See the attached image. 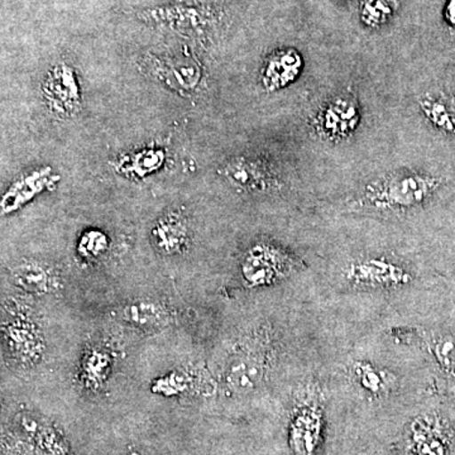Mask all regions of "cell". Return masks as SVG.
<instances>
[{
  "label": "cell",
  "mask_w": 455,
  "mask_h": 455,
  "mask_svg": "<svg viewBox=\"0 0 455 455\" xmlns=\"http://www.w3.org/2000/svg\"><path fill=\"white\" fill-rule=\"evenodd\" d=\"M110 367V358L108 353L94 350L90 353L84 364V373L88 374L90 381L101 382L106 379V373Z\"/></svg>",
  "instance_id": "cell-22"
},
{
  "label": "cell",
  "mask_w": 455,
  "mask_h": 455,
  "mask_svg": "<svg viewBox=\"0 0 455 455\" xmlns=\"http://www.w3.org/2000/svg\"><path fill=\"white\" fill-rule=\"evenodd\" d=\"M151 239L156 250L166 256L184 252L190 243L188 220L178 212L164 215L152 228Z\"/></svg>",
  "instance_id": "cell-8"
},
{
  "label": "cell",
  "mask_w": 455,
  "mask_h": 455,
  "mask_svg": "<svg viewBox=\"0 0 455 455\" xmlns=\"http://www.w3.org/2000/svg\"><path fill=\"white\" fill-rule=\"evenodd\" d=\"M166 151L158 147H146L139 151L122 156L116 163V170L128 178L143 179L164 166Z\"/></svg>",
  "instance_id": "cell-9"
},
{
  "label": "cell",
  "mask_w": 455,
  "mask_h": 455,
  "mask_svg": "<svg viewBox=\"0 0 455 455\" xmlns=\"http://www.w3.org/2000/svg\"><path fill=\"white\" fill-rule=\"evenodd\" d=\"M438 188V179L412 171H396L368 185L355 205L368 211L409 212L427 202Z\"/></svg>",
  "instance_id": "cell-1"
},
{
  "label": "cell",
  "mask_w": 455,
  "mask_h": 455,
  "mask_svg": "<svg viewBox=\"0 0 455 455\" xmlns=\"http://www.w3.org/2000/svg\"><path fill=\"white\" fill-rule=\"evenodd\" d=\"M296 68H298L296 56L290 51H283L269 57L263 68L260 79L267 90L283 88L293 79Z\"/></svg>",
  "instance_id": "cell-14"
},
{
  "label": "cell",
  "mask_w": 455,
  "mask_h": 455,
  "mask_svg": "<svg viewBox=\"0 0 455 455\" xmlns=\"http://www.w3.org/2000/svg\"><path fill=\"white\" fill-rule=\"evenodd\" d=\"M44 104L59 118H73L83 106L79 74L73 66L59 62L44 75L41 86Z\"/></svg>",
  "instance_id": "cell-2"
},
{
  "label": "cell",
  "mask_w": 455,
  "mask_h": 455,
  "mask_svg": "<svg viewBox=\"0 0 455 455\" xmlns=\"http://www.w3.org/2000/svg\"><path fill=\"white\" fill-rule=\"evenodd\" d=\"M131 455H140V453H136V451H133V453H131Z\"/></svg>",
  "instance_id": "cell-23"
},
{
  "label": "cell",
  "mask_w": 455,
  "mask_h": 455,
  "mask_svg": "<svg viewBox=\"0 0 455 455\" xmlns=\"http://www.w3.org/2000/svg\"><path fill=\"white\" fill-rule=\"evenodd\" d=\"M411 433L415 455H455V424L447 415L419 416Z\"/></svg>",
  "instance_id": "cell-4"
},
{
  "label": "cell",
  "mask_w": 455,
  "mask_h": 455,
  "mask_svg": "<svg viewBox=\"0 0 455 455\" xmlns=\"http://www.w3.org/2000/svg\"><path fill=\"white\" fill-rule=\"evenodd\" d=\"M158 76L172 88L196 92L202 83V68L196 65H164L158 68Z\"/></svg>",
  "instance_id": "cell-19"
},
{
  "label": "cell",
  "mask_w": 455,
  "mask_h": 455,
  "mask_svg": "<svg viewBox=\"0 0 455 455\" xmlns=\"http://www.w3.org/2000/svg\"><path fill=\"white\" fill-rule=\"evenodd\" d=\"M230 185L241 191H265L276 185V176L267 164L256 158L236 157L220 170Z\"/></svg>",
  "instance_id": "cell-6"
},
{
  "label": "cell",
  "mask_w": 455,
  "mask_h": 455,
  "mask_svg": "<svg viewBox=\"0 0 455 455\" xmlns=\"http://www.w3.org/2000/svg\"><path fill=\"white\" fill-rule=\"evenodd\" d=\"M122 315L136 325L156 326L166 320L167 313L157 302L140 301L125 307Z\"/></svg>",
  "instance_id": "cell-20"
},
{
  "label": "cell",
  "mask_w": 455,
  "mask_h": 455,
  "mask_svg": "<svg viewBox=\"0 0 455 455\" xmlns=\"http://www.w3.org/2000/svg\"><path fill=\"white\" fill-rule=\"evenodd\" d=\"M290 257L268 244L254 245L243 262V275L250 283H272L290 271Z\"/></svg>",
  "instance_id": "cell-7"
},
{
  "label": "cell",
  "mask_w": 455,
  "mask_h": 455,
  "mask_svg": "<svg viewBox=\"0 0 455 455\" xmlns=\"http://www.w3.org/2000/svg\"><path fill=\"white\" fill-rule=\"evenodd\" d=\"M109 250V239L106 233L98 229L84 232L77 243V253L84 259H98Z\"/></svg>",
  "instance_id": "cell-21"
},
{
  "label": "cell",
  "mask_w": 455,
  "mask_h": 455,
  "mask_svg": "<svg viewBox=\"0 0 455 455\" xmlns=\"http://www.w3.org/2000/svg\"><path fill=\"white\" fill-rule=\"evenodd\" d=\"M427 344L442 373L455 381V334L438 331L431 334Z\"/></svg>",
  "instance_id": "cell-18"
},
{
  "label": "cell",
  "mask_w": 455,
  "mask_h": 455,
  "mask_svg": "<svg viewBox=\"0 0 455 455\" xmlns=\"http://www.w3.org/2000/svg\"><path fill=\"white\" fill-rule=\"evenodd\" d=\"M347 280L368 289H398L414 280L411 272L388 257H363L353 260L346 271Z\"/></svg>",
  "instance_id": "cell-3"
},
{
  "label": "cell",
  "mask_w": 455,
  "mask_h": 455,
  "mask_svg": "<svg viewBox=\"0 0 455 455\" xmlns=\"http://www.w3.org/2000/svg\"><path fill=\"white\" fill-rule=\"evenodd\" d=\"M13 277L18 286L27 291L46 293L55 291L59 287V277L52 268L44 263L27 262L20 263L13 269Z\"/></svg>",
  "instance_id": "cell-10"
},
{
  "label": "cell",
  "mask_w": 455,
  "mask_h": 455,
  "mask_svg": "<svg viewBox=\"0 0 455 455\" xmlns=\"http://www.w3.org/2000/svg\"><path fill=\"white\" fill-rule=\"evenodd\" d=\"M323 410L319 403H307L296 409L289 429V442L296 455H315L322 440Z\"/></svg>",
  "instance_id": "cell-5"
},
{
  "label": "cell",
  "mask_w": 455,
  "mask_h": 455,
  "mask_svg": "<svg viewBox=\"0 0 455 455\" xmlns=\"http://www.w3.org/2000/svg\"><path fill=\"white\" fill-rule=\"evenodd\" d=\"M51 179L52 176H51L50 169L33 170L31 172L25 173L8 188L7 196L3 199L4 211L17 208L18 205L31 199L36 194L41 193V190L50 184Z\"/></svg>",
  "instance_id": "cell-12"
},
{
  "label": "cell",
  "mask_w": 455,
  "mask_h": 455,
  "mask_svg": "<svg viewBox=\"0 0 455 455\" xmlns=\"http://www.w3.org/2000/svg\"><path fill=\"white\" fill-rule=\"evenodd\" d=\"M445 95H425L420 101L424 116L436 127L447 132L455 131V101Z\"/></svg>",
  "instance_id": "cell-17"
},
{
  "label": "cell",
  "mask_w": 455,
  "mask_h": 455,
  "mask_svg": "<svg viewBox=\"0 0 455 455\" xmlns=\"http://www.w3.org/2000/svg\"><path fill=\"white\" fill-rule=\"evenodd\" d=\"M37 331L29 323L16 322L7 326V340L9 348L13 350L14 355H18L23 361H35L41 353V341L37 337Z\"/></svg>",
  "instance_id": "cell-15"
},
{
  "label": "cell",
  "mask_w": 455,
  "mask_h": 455,
  "mask_svg": "<svg viewBox=\"0 0 455 455\" xmlns=\"http://www.w3.org/2000/svg\"><path fill=\"white\" fill-rule=\"evenodd\" d=\"M265 374V362L259 355L235 359L227 371V383L235 391H250L257 387Z\"/></svg>",
  "instance_id": "cell-11"
},
{
  "label": "cell",
  "mask_w": 455,
  "mask_h": 455,
  "mask_svg": "<svg viewBox=\"0 0 455 455\" xmlns=\"http://www.w3.org/2000/svg\"><path fill=\"white\" fill-rule=\"evenodd\" d=\"M352 376L355 383L371 396L381 397L390 392L394 386V376L382 368L368 362H355L352 364Z\"/></svg>",
  "instance_id": "cell-13"
},
{
  "label": "cell",
  "mask_w": 455,
  "mask_h": 455,
  "mask_svg": "<svg viewBox=\"0 0 455 455\" xmlns=\"http://www.w3.org/2000/svg\"><path fill=\"white\" fill-rule=\"evenodd\" d=\"M143 18L149 22L163 23L171 27L178 26V28H191V27L196 28L202 23L199 9L187 7V5L152 9V11H146Z\"/></svg>",
  "instance_id": "cell-16"
}]
</instances>
